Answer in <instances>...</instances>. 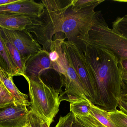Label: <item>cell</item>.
Masks as SVG:
<instances>
[{
  "mask_svg": "<svg viewBox=\"0 0 127 127\" xmlns=\"http://www.w3.org/2000/svg\"><path fill=\"white\" fill-rule=\"evenodd\" d=\"M77 45L83 53L87 67L95 85V105L108 112L116 109L122 84L117 60L111 53L102 48L83 42Z\"/></svg>",
  "mask_w": 127,
  "mask_h": 127,
  "instance_id": "6da1fadb",
  "label": "cell"
},
{
  "mask_svg": "<svg viewBox=\"0 0 127 127\" xmlns=\"http://www.w3.org/2000/svg\"><path fill=\"white\" fill-rule=\"evenodd\" d=\"M104 1L96 0L89 6L77 7L72 5V0H69L49 6L45 24L48 36L52 39L55 34L63 33L64 40L78 44L101 13L95 11V8Z\"/></svg>",
  "mask_w": 127,
  "mask_h": 127,
  "instance_id": "7a4b0ae2",
  "label": "cell"
},
{
  "mask_svg": "<svg viewBox=\"0 0 127 127\" xmlns=\"http://www.w3.org/2000/svg\"><path fill=\"white\" fill-rule=\"evenodd\" d=\"M80 42L106 49L118 63L127 59V37L109 28L101 12Z\"/></svg>",
  "mask_w": 127,
  "mask_h": 127,
  "instance_id": "3957f363",
  "label": "cell"
},
{
  "mask_svg": "<svg viewBox=\"0 0 127 127\" xmlns=\"http://www.w3.org/2000/svg\"><path fill=\"white\" fill-rule=\"evenodd\" d=\"M25 79L29 85L30 111L50 126L59 111L60 90L47 85L41 79L36 81Z\"/></svg>",
  "mask_w": 127,
  "mask_h": 127,
  "instance_id": "277c9868",
  "label": "cell"
},
{
  "mask_svg": "<svg viewBox=\"0 0 127 127\" xmlns=\"http://www.w3.org/2000/svg\"><path fill=\"white\" fill-rule=\"evenodd\" d=\"M62 46L84 88L87 98L95 105V88L87 67L83 51L77 44L67 40L63 41Z\"/></svg>",
  "mask_w": 127,
  "mask_h": 127,
  "instance_id": "5b68a950",
  "label": "cell"
},
{
  "mask_svg": "<svg viewBox=\"0 0 127 127\" xmlns=\"http://www.w3.org/2000/svg\"><path fill=\"white\" fill-rule=\"evenodd\" d=\"M0 33L3 38L15 47L25 64L31 57L43 50L32 34L26 29L11 30L0 28Z\"/></svg>",
  "mask_w": 127,
  "mask_h": 127,
  "instance_id": "8992f818",
  "label": "cell"
},
{
  "mask_svg": "<svg viewBox=\"0 0 127 127\" xmlns=\"http://www.w3.org/2000/svg\"><path fill=\"white\" fill-rule=\"evenodd\" d=\"M67 58L68 65L64 72L60 75L62 84L65 86V92L60 95L61 101H67L71 103L81 99L89 101L82 84L71 62Z\"/></svg>",
  "mask_w": 127,
  "mask_h": 127,
  "instance_id": "52a82bcc",
  "label": "cell"
},
{
  "mask_svg": "<svg viewBox=\"0 0 127 127\" xmlns=\"http://www.w3.org/2000/svg\"><path fill=\"white\" fill-rule=\"evenodd\" d=\"M30 113L27 107L18 104L0 107V127H24Z\"/></svg>",
  "mask_w": 127,
  "mask_h": 127,
  "instance_id": "ba28073f",
  "label": "cell"
},
{
  "mask_svg": "<svg viewBox=\"0 0 127 127\" xmlns=\"http://www.w3.org/2000/svg\"><path fill=\"white\" fill-rule=\"evenodd\" d=\"M44 5L33 0H17L15 2L0 6V13H10L34 18H41Z\"/></svg>",
  "mask_w": 127,
  "mask_h": 127,
  "instance_id": "9c48e42d",
  "label": "cell"
},
{
  "mask_svg": "<svg viewBox=\"0 0 127 127\" xmlns=\"http://www.w3.org/2000/svg\"><path fill=\"white\" fill-rule=\"evenodd\" d=\"M52 69L49 52L42 50L41 52L31 57L25 64V79L39 81L44 72Z\"/></svg>",
  "mask_w": 127,
  "mask_h": 127,
  "instance_id": "30bf717a",
  "label": "cell"
},
{
  "mask_svg": "<svg viewBox=\"0 0 127 127\" xmlns=\"http://www.w3.org/2000/svg\"><path fill=\"white\" fill-rule=\"evenodd\" d=\"M37 18L10 13H0V28L22 30L34 24Z\"/></svg>",
  "mask_w": 127,
  "mask_h": 127,
  "instance_id": "8fae6325",
  "label": "cell"
},
{
  "mask_svg": "<svg viewBox=\"0 0 127 127\" xmlns=\"http://www.w3.org/2000/svg\"><path fill=\"white\" fill-rule=\"evenodd\" d=\"M12 77L0 67V81L14 98L16 103L27 107L30 106L31 102L28 100V96L19 90L14 83Z\"/></svg>",
  "mask_w": 127,
  "mask_h": 127,
  "instance_id": "7c38bea8",
  "label": "cell"
},
{
  "mask_svg": "<svg viewBox=\"0 0 127 127\" xmlns=\"http://www.w3.org/2000/svg\"><path fill=\"white\" fill-rule=\"evenodd\" d=\"M3 39L13 69L14 76L24 77L25 64L23 62L20 53L11 42L4 38Z\"/></svg>",
  "mask_w": 127,
  "mask_h": 127,
  "instance_id": "4fadbf2b",
  "label": "cell"
},
{
  "mask_svg": "<svg viewBox=\"0 0 127 127\" xmlns=\"http://www.w3.org/2000/svg\"><path fill=\"white\" fill-rule=\"evenodd\" d=\"M90 101L81 99L70 103V112L75 116H86L90 113Z\"/></svg>",
  "mask_w": 127,
  "mask_h": 127,
  "instance_id": "5bb4252c",
  "label": "cell"
},
{
  "mask_svg": "<svg viewBox=\"0 0 127 127\" xmlns=\"http://www.w3.org/2000/svg\"><path fill=\"white\" fill-rule=\"evenodd\" d=\"M0 67L9 73L11 76H14V72L8 53L6 49L3 38L0 33Z\"/></svg>",
  "mask_w": 127,
  "mask_h": 127,
  "instance_id": "9a60e30c",
  "label": "cell"
},
{
  "mask_svg": "<svg viewBox=\"0 0 127 127\" xmlns=\"http://www.w3.org/2000/svg\"><path fill=\"white\" fill-rule=\"evenodd\" d=\"M90 114L99 122L107 127H117L111 121L109 118L108 112L98 107L91 103Z\"/></svg>",
  "mask_w": 127,
  "mask_h": 127,
  "instance_id": "2e32d148",
  "label": "cell"
},
{
  "mask_svg": "<svg viewBox=\"0 0 127 127\" xmlns=\"http://www.w3.org/2000/svg\"><path fill=\"white\" fill-rule=\"evenodd\" d=\"M109 118L117 127H127V115L117 109L108 112Z\"/></svg>",
  "mask_w": 127,
  "mask_h": 127,
  "instance_id": "e0dca14e",
  "label": "cell"
},
{
  "mask_svg": "<svg viewBox=\"0 0 127 127\" xmlns=\"http://www.w3.org/2000/svg\"><path fill=\"white\" fill-rule=\"evenodd\" d=\"M75 119L85 127H107L99 122L91 114L86 116H75Z\"/></svg>",
  "mask_w": 127,
  "mask_h": 127,
  "instance_id": "ac0fdd59",
  "label": "cell"
},
{
  "mask_svg": "<svg viewBox=\"0 0 127 127\" xmlns=\"http://www.w3.org/2000/svg\"><path fill=\"white\" fill-rule=\"evenodd\" d=\"M112 29L127 37V15L117 18L112 23Z\"/></svg>",
  "mask_w": 127,
  "mask_h": 127,
  "instance_id": "d6986e66",
  "label": "cell"
},
{
  "mask_svg": "<svg viewBox=\"0 0 127 127\" xmlns=\"http://www.w3.org/2000/svg\"><path fill=\"white\" fill-rule=\"evenodd\" d=\"M14 103L18 104L3 84L0 81V107Z\"/></svg>",
  "mask_w": 127,
  "mask_h": 127,
  "instance_id": "ffe728a7",
  "label": "cell"
},
{
  "mask_svg": "<svg viewBox=\"0 0 127 127\" xmlns=\"http://www.w3.org/2000/svg\"><path fill=\"white\" fill-rule=\"evenodd\" d=\"M74 118V114L70 112L65 116L60 117L55 127H71Z\"/></svg>",
  "mask_w": 127,
  "mask_h": 127,
  "instance_id": "44dd1931",
  "label": "cell"
},
{
  "mask_svg": "<svg viewBox=\"0 0 127 127\" xmlns=\"http://www.w3.org/2000/svg\"><path fill=\"white\" fill-rule=\"evenodd\" d=\"M118 66L121 71L122 79L121 95H127V73L119 63Z\"/></svg>",
  "mask_w": 127,
  "mask_h": 127,
  "instance_id": "7402d4cb",
  "label": "cell"
},
{
  "mask_svg": "<svg viewBox=\"0 0 127 127\" xmlns=\"http://www.w3.org/2000/svg\"><path fill=\"white\" fill-rule=\"evenodd\" d=\"M118 106L120 111L127 115V95H121L118 100Z\"/></svg>",
  "mask_w": 127,
  "mask_h": 127,
  "instance_id": "603a6c76",
  "label": "cell"
},
{
  "mask_svg": "<svg viewBox=\"0 0 127 127\" xmlns=\"http://www.w3.org/2000/svg\"><path fill=\"white\" fill-rule=\"evenodd\" d=\"M28 121L31 127H41L40 119L31 111L28 115Z\"/></svg>",
  "mask_w": 127,
  "mask_h": 127,
  "instance_id": "cb8c5ba5",
  "label": "cell"
},
{
  "mask_svg": "<svg viewBox=\"0 0 127 127\" xmlns=\"http://www.w3.org/2000/svg\"><path fill=\"white\" fill-rule=\"evenodd\" d=\"M96 0H72V5L77 7H83L95 3Z\"/></svg>",
  "mask_w": 127,
  "mask_h": 127,
  "instance_id": "d4e9b609",
  "label": "cell"
},
{
  "mask_svg": "<svg viewBox=\"0 0 127 127\" xmlns=\"http://www.w3.org/2000/svg\"><path fill=\"white\" fill-rule=\"evenodd\" d=\"M17 0H0V6L6 5L10 3L15 2Z\"/></svg>",
  "mask_w": 127,
  "mask_h": 127,
  "instance_id": "484cf974",
  "label": "cell"
},
{
  "mask_svg": "<svg viewBox=\"0 0 127 127\" xmlns=\"http://www.w3.org/2000/svg\"><path fill=\"white\" fill-rule=\"evenodd\" d=\"M71 127H85L83 126L81 124L79 123L76 119L75 118L74 119V121L72 124Z\"/></svg>",
  "mask_w": 127,
  "mask_h": 127,
  "instance_id": "4316f807",
  "label": "cell"
},
{
  "mask_svg": "<svg viewBox=\"0 0 127 127\" xmlns=\"http://www.w3.org/2000/svg\"><path fill=\"white\" fill-rule=\"evenodd\" d=\"M127 73V59L122 60L119 62Z\"/></svg>",
  "mask_w": 127,
  "mask_h": 127,
  "instance_id": "83f0119b",
  "label": "cell"
},
{
  "mask_svg": "<svg viewBox=\"0 0 127 127\" xmlns=\"http://www.w3.org/2000/svg\"><path fill=\"white\" fill-rule=\"evenodd\" d=\"M41 120V127H50L48 123L44 120L40 119Z\"/></svg>",
  "mask_w": 127,
  "mask_h": 127,
  "instance_id": "f1b7e54d",
  "label": "cell"
},
{
  "mask_svg": "<svg viewBox=\"0 0 127 127\" xmlns=\"http://www.w3.org/2000/svg\"><path fill=\"white\" fill-rule=\"evenodd\" d=\"M23 127H31L30 125V124H29V122H28H28L27 123V124Z\"/></svg>",
  "mask_w": 127,
  "mask_h": 127,
  "instance_id": "f546056e",
  "label": "cell"
}]
</instances>
